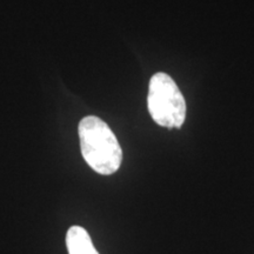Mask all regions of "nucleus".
Returning a JSON list of instances; mask_svg holds the SVG:
<instances>
[{"label":"nucleus","instance_id":"nucleus-1","mask_svg":"<svg viewBox=\"0 0 254 254\" xmlns=\"http://www.w3.org/2000/svg\"><path fill=\"white\" fill-rule=\"evenodd\" d=\"M80 150L92 170L103 176H111L120 168L123 150L112 129L95 116L81 119L78 127Z\"/></svg>","mask_w":254,"mask_h":254},{"label":"nucleus","instance_id":"nucleus-2","mask_svg":"<svg viewBox=\"0 0 254 254\" xmlns=\"http://www.w3.org/2000/svg\"><path fill=\"white\" fill-rule=\"evenodd\" d=\"M147 107L159 126L180 128L186 119V101L176 81L164 72L152 75L148 85Z\"/></svg>","mask_w":254,"mask_h":254},{"label":"nucleus","instance_id":"nucleus-3","mask_svg":"<svg viewBox=\"0 0 254 254\" xmlns=\"http://www.w3.org/2000/svg\"><path fill=\"white\" fill-rule=\"evenodd\" d=\"M68 254H99L92 243L90 234L80 226H72L66 234Z\"/></svg>","mask_w":254,"mask_h":254}]
</instances>
